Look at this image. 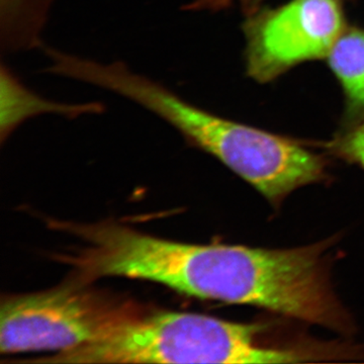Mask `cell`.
Here are the masks:
<instances>
[{
  "mask_svg": "<svg viewBox=\"0 0 364 364\" xmlns=\"http://www.w3.org/2000/svg\"><path fill=\"white\" fill-rule=\"evenodd\" d=\"M55 0H1V42L18 51L40 48Z\"/></svg>",
  "mask_w": 364,
  "mask_h": 364,
  "instance_id": "cell-6",
  "label": "cell"
},
{
  "mask_svg": "<svg viewBox=\"0 0 364 364\" xmlns=\"http://www.w3.org/2000/svg\"><path fill=\"white\" fill-rule=\"evenodd\" d=\"M74 73L80 82L127 98L160 117L272 203L324 178L322 158L304 146L207 111L163 83L136 73L123 61L102 63L83 57Z\"/></svg>",
  "mask_w": 364,
  "mask_h": 364,
  "instance_id": "cell-1",
  "label": "cell"
},
{
  "mask_svg": "<svg viewBox=\"0 0 364 364\" xmlns=\"http://www.w3.org/2000/svg\"><path fill=\"white\" fill-rule=\"evenodd\" d=\"M0 133L2 142L30 117L40 114H58L67 119H77L87 114H102L105 112V104L100 102L66 104L41 97L26 87L11 67L6 65L4 62L0 69Z\"/></svg>",
  "mask_w": 364,
  "mask_h": 364,
  "instance_id": "cell-5",
  "label": "cell"
},
{
  "mask_svg": "<svg viewBox=\"0 0 364 364\" xmlns=\"http://www.w3.org/2000/svg\"><path fill=\"white\" fill-rule=\"evenodd\" d=\"M140 313L130 303L90 289L64 286L2 301V353H64L90 344Z\"/></svg>",
  "mask_w": 364,
  "mask_h": 364,
  "instance_id": "cell-3",
  "label": "cell"
},
{
  "mask_svg": "<svg viewBox=\"0 0 364 364\" xmlns=\"http://www.w3.org/2000/svg\"><path fill=\"white\" fill-rule=\"evenodd\" d=\"M326 58L341 83L349 107L364 114V31H343Z\"/></svg>",
  "mask_w": 364,
  "mask_h": 364,
  "instance_id": "cell-7",
  "label": "cell"
},
{
  "mask_svg": "<svg viewBox=\"0 0 364 364\" xmlns=\"http://www.w3.org/2000/svg\"><path fill=\"white\" fill-rule=\"evenodd\" d=\"M234 0H193L184 4L181 9L186 11H218L231 6Z\"/></svg>",
  "mask_w": 364,
  "mask_h": 364,
  "instance_id": "cell-9",
  "label": "cell"
},
{
  "mask_svg": "<svg viewBox=\"0 0 364 364\" xmlns=\"http://www.w3.org/2000/svg\"><path fill=\"white\" fill-rule=\"evenodd\" d=\"M328 147L335 154L364 169V117L342 132Z\"/></svg>",
  "mask_w": 364,
  "mask_h": 364,
  "instance_id": "cell-8",
  "label": "cell"
},
{
  "mask_svg": "<svg viewBox=\"0 0 364 364\" xmlns=\"http://www.w3.org/2000/svg\"><path fill=\"white\" fill-rule=\"evenodd\" d=\"M261 323L229 322L198 314L138 313L90 344L35 363H299L327 353L273 343Z\"/></svg>",
  "mask_w": 364,
  "mask_h": 364,
  "instance_id": "cell-2",
  "label": "cell"
},
{
  "mask_svg": "<svg viewBox=\"0 0 364 364\" xmlns=\"http://www.w3.org/2000/svg\"><path fill=\"white\" fill-rule=\"evenodd\" d=\"M344 31L338 0H291L245 23L249 75L265 82L308 60L327 57Z\"/></svg>",
  "mask_w": 364,
  "mask_h": 364,
  "instance_id": "cell-4",
  "label": "cell"
}]
</instances>
